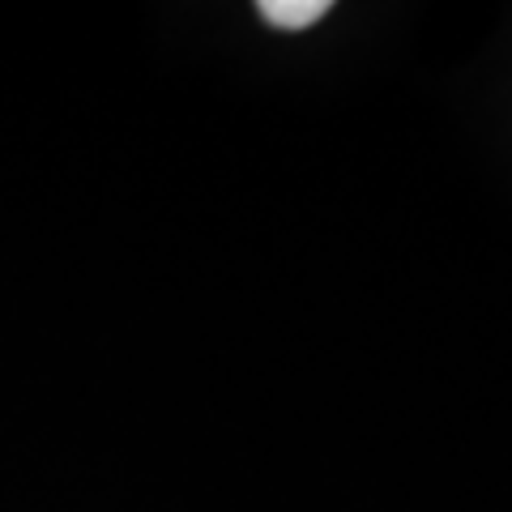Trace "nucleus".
Segmentation results:
<instances>
[{"label":"nucleus","instance_id":"1","mask_svg":"<svg viewBox=\"0 0 512 512\" xmlns=\"http://www.w3.org/2000/svg\"><path fill=\"white\" fill-rule=\"evenodd\" d=\"M256 13L278 30H308L329 13V0H261Z\"/></svg>","mask_w":512,"mask_h":512}]
</instances>
